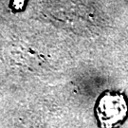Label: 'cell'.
<instances>
[{"mask_svg":"<svg viewBox=\"0 0 128 128\" xmlns=\"http://www.w3.org/2000/svg\"><path fill=\"white\" fill-rule=\"evenodd\" d=\"M94 113L100 128H119L128 119V99L124 92L105 90L97 99Z\"/></svg>","mask_w":128,"mask_h":128,"instance_id":"1","label":"cell"}]
</instances>
